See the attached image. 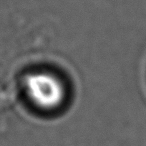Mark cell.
Segmentation results:
<instances>
[{"instance_id":"1","label":"cell","mask_w":146,"mask_h":146,"mask_svg":"<svg viewBox=\"0 0 146 146\" xmlns=\"http://www.w3.org/2000/svg\"><path fill=\"white\" fill-rule=\"evenodd\" d=\"M29 102L42 111H55L65 103L67 90L64 82L54 73L35 71L27 74L23 81Z\"/></svg>"}]
</instances>
